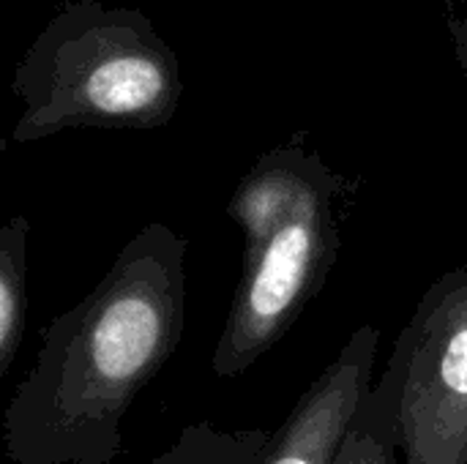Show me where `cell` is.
I'll return each mask as SVG.
<instances>
[{
    "label": "cell",
    "instance_id": "277c9868",
    "mask_svg": "<svg viewBox=\"0 0 467 464\" xmlns=\"http://www.w3.org/2000/svg\"><path fill=\"white\" fill-rule=\"evenodd\" d=\"M356 416L405 464H467V268L430 284Z\"/></svg>",
    "mask_w": 467,
    "mask_h": 464
},
{
    "label": "cell",
    "instance_id": "9c48e42d",
    "mask_svg": "<svg viewBox=\"0 0 467 464\" xmlns=\"http://www.w3.org/2000/svg\"><path fill=\"white\" fill-rule=\"evenodd\" d=\"M446 27H449L451 44H454V55H457V63L462 68V77H465L467 85V19L457 16V14H449L446 16Z\"/></svg>",
    "mask_w": 467,
    "mask_h": 464
},
{
    "label": "cell",
    "instance_id": "52a82bcc",
    "mask_svg": "<svg viewBox=\"0 0 467 464\" xmlns=\"http://www.w3.org/2000/svg\"><path fill=\"white\" fill-rule=\"evenodd\" d=\"M271 446V432H222L208 421L189 424L178 440L145 464H260Z\"/></svg>",
    "mask_w": 467,
    "mask_h": 464
},
{
    "label": "cell",
    "instance_id": "5b68a950",
    "mask_svg": "<svg viewBox=\"0 0 467 464\" xmlns=\"http://www.w3.org/2000/svg\"><path fill=\"white\" fill-rule=\"evenodd\" d=\"M380 336L372 325L350 334L337 358L315 377L285 424L271 435L260 464H331L361 399L375 383Z\"/></svg>",
    "mask_w": 467,
    "mask_h": 464
},
{
    "label": "cell",
    "instance_id": "ba28073f",
    "mask_svg": "<svg viewBox=\"0 0 467 464\" xmlns=\"http://www.w3.org/2000/svg\"><path fill=\"white\" fill-rule=\"evenodd\" d=\"M331 464H400V457L386 432L353 416Z\"/></svg>",
    "mask_w": 467,
    "mask_h": 464
},
{
    "label": "cell",
    "instance_id": "8992f818",
    "mask_svg": "<svg viewBox=\"0 0 467 464\" xmlns=\"http://www.w3.org/2000/svg\"><path fill=\"white\" fill-rule=\"evenodd\" d=\"M27 235L25 216L0 219V383L25 336L27 320Z\"/></svg>",
    "mask_w": 467,
    "mask_h": 464
},
{
    "label": "cell",
    "instance_id": "30bf717a",
    "mask_svg": "<svg viewBox=\"0 0 467 464\" xmlns=\"http://www.w3.org/2000/svg\"><path fill=\"white\" fill-rule=\"evenodd\" d=\"M0 150H3V142H0Z\"/></svg>",
    "mask_w": 467,
    "mask_h": 464
},
{
    "label": "cell",
    "instance_id": "3957f363",
    "mask_svg": "<svg viewBox=\"0 0 467 464\" xmlns=\"http://www.w3.org/2000/svg\"><path fill=\"white\" fill-rule=\"evenodd\" d=\"M25 104L11 139L33 142L66 129H159L178 109V55L137 8L71 0L16 63Z\"/></svg>",
    "mask_w": 467,
    "mask_h": 464
},
{
    "label": "cell",
    "instance_id": "7a4b0ae2",
    "mask_svg": "<svg viewBox=\"0 0 467 464\" xmlns=\"http://www.w3.org/2000/svg\"><path fill=\"white\" fill-rule=\"evenodd\" d=\"M348 180L301 139L263 153L230 197L244 232L241 279L211 369L238 377L320 295L337 254Z\"/></svg>",
    "mask_w": 467,
    "mask_h": 464
},
{
    "label": "cell",
    "instance_id": "6da1fadb",
    "mask_svg": "<svg viewBox=\"0 0 467 464\" xmlns=\"http://www.w3.org/2000/svg\"><path fill=\"white\" fill-rule=\"evenodd\" d=\"M189 241L148 222L101 282L41 334L36 364L3 413L14 464H115L120 424L178 350Z\"/></svg>",
    "mask_w": 467,
    "mask_h": 464
}]
</instances>
